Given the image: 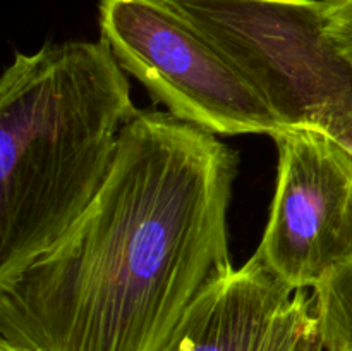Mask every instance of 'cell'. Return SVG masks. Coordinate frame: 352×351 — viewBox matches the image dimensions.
Listing matches in <instances>:
<instances>
[{
    "label": "cell",
    "instance_id": "6da1fadb",
    "mask_svg": "<svg viewBox=\"0 0 352 351\" xmlns=\"http://www.w3.org/2000/svg\"><path fill=\"white\" fill-rule=\"evenodd\" d=\"M236 174L237 153L217 134L140 110L88 209L0 282V348L164 350L189 306L234 270Z\"/></svg>",
    "mask_w": 352,
    "mask_h": 351
},
{
    "label": "cell",
    "instance_id": "9c48e42d",
    "mask_svg": "<svg viewBox=\"0 0 352 351\" xmlns=\"http://www.w3.org/2000/svg\"><path fill=\"white\" fill-rule=\"evenodd\" d=\"M325 33L352 65V0H322Z\"/></svg>",
    "mask_w": 352,
    "mask_h": 351
},
{
    "label": "cell",
    "instance_id": "30bf717a",
    "mask_svg": "<svg viewBox=\"0 0 352 351\" xmlns=\"http://www.w3.org/2000/svg\"><path fill=\"white\" fill-rule=\"evenodd\" d=\"M325 133H329L352 158V109L340 114L339 117H336V119L329 124Z\"/></svg>",
    "mask_w": 352,
    "mask_h": 351
},
{
    "label": "cell",
    "instance_id": "8fae6325",
    "mask_svg": "<svg viewBox=\"0 0 352 351\" xmlns=\"http://www.w3.org/2000/svg\"><path fill=\"white\" fill-rule=\"evenodd\" d=\"M0 351H9V350H3V348H0Z\"/></svg>",
    "mask_w": 352,
    "mask_h": 351
},
{
    "label": "cell",
    "instance_id": "8992f818",
    "mask_svg": "<svg viewBox=\"0 0 352 351\" xmlns=\"http://www.w3.org/2000/svg\"><path fill=\"white\" fill-rule=\"evenodd\" d=\"M292 292L253 255L189 306L162 351H261Z\"/></svg>",
    "mask_w": 352,
    "mask_h": 351
},
{
    "label": "cell",
    "instance_id": "7a4b0ae2",
    "mask_svg": "<svg viewBox=\"0 0 352 351\" xmlns=\"http://www.w3.org/2000/svg\"><path fill=\"white\" fill-rule=\"evenodd\" d=\"M138 112L102 40L17 52L0 79V282L88 209Z\"/></svg>",
    "mask_w": 352,
    "mask_h": 351
},
{
    "label": "cell",
    "instance_id": "52a82bcc",
    "mask_svg": "<svg viewBox=\"0 0 352 351\" xmlns=\"http://www.w3.org/2000/svg\"><path fill=\"white\" fill-rule=\"evenodd\" d=\"M320 337L325 351H352V260L313 288Z\"/></svg>",
    "mask_w": 352,
    "mask_h": 351
},
{
    "label": "cell",
    "instance_id": "277c9868",
    "mask_svg": "<svg viewBox=\"0 0 352 351\" xmlns=\"http://www.w3.org/2000/svg\"><path fill=\"white\" fill-rule=\"evenodd\" d=\"M100 40L155 103L220 136L282 124L219 48L165 0H100Z\"/></svg>",
    "mask_w": 352,
    "mask_h": 351
},
{
    "label": "cell",
    "instance_id": "ba28073f",
    "mask_svg": "<svg viewBox=\"0 0 352 351\" xmlns=\"http://www.w3.org/2000/svg\"><path fill=\"white\" fill-rule=\"evenodd\" d=\"M313 310L315 296L309 295V289L294 291L291 301L275 315L261 351H294Z\"/></svg>",
    "mask_w": 352,
    "mask_h": 351
},
{
    "label": "cell",
    "instance_id": "3957f363",
    "mask_svg": "<svg viewBox=\"0 0 352 351\" xmlns=\"http://www.w3.org/2000/svg\"><path fill=\"white\" fill-rule=\"evenodd\" d=\"M201 31L284 127L325 131L352 109V65L329 40L322 0H165Z\"/></svg>",
    "mask_w": 352,
    "mask_h": 351
},
{
    "label": "cell",
    "instance_id": "5b68a950",
    "mask_svg": "<svg viewBox=\"0 0 352 351\" xmlns=\"http://www.w3.org/2000/svg\"><path fill=\"white\" fill-rule=\"evenodd\" d=\"M277 188L258 258L292 291L352 260V158L316 127H282Z\"/></svg>",
    "mask_w": 352,
    "mask_h": 351
}]
</instances>
